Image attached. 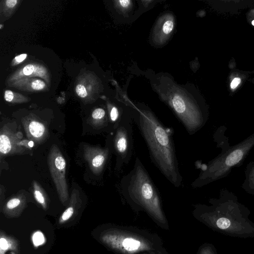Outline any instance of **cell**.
<instances>
[{"mask_svg":"<svg viewBox=\"0 0 254 254\" xmlns=\"http://www.w3.org/2000/svg\"><path fill=\"white\" fill-rule=\"evenodd\" d=\"M28 132L34 138H42L45 132L44 125L37 121L31 122L28 126Z\"/></svg>","mask_w":254,"mask_h":254,"instance_id":"obj_12","label":"cell"},{"mask_svg":"<svg viewBox=\"0 0 254 254\" xmlns=\"http://www.w3.org/2000/svg\"><path fill=\"white\" fill-rule=\"evenodd\" d=\"M74 213V208L72 206H69L62 214L60 219V223H63L69 220Z\"/></svg>","mask_w":254,"mask_h":254,"instance_id":"obj_17","label":"cell"},{"mask_svg":"<svg viewBox=\"0 0 254 254\" xmlns=\"http://www.w3.org/2000/svg\"><path fill=\"white\" fill-rule=\"evenodd\" d=\"M26 57L27 55L26 54H21L16 57L15 58V59L17 62L20 63L24 61L26 58Z\"/></svg>","mask_w":254,"mask_h":254,"instance_id":"obj_26","label":"cell"},{"mask_svg":"<svg viewBox=\"0 0 254 254\" xmlns=\"http://www.w3.org/2000/svg\"><path fill=\"white\" fill-rule=\"evenodd\" d=\"M13 92L10 90H6L4 93V99L7 102H11L13 99Z\"/></svg>","mask_w":254,"mask_h":254,"instance_id":"obj_23","label":"cell"},{"mask_svg":"<svg viewBox=\"0 0 254 254\" xmlns=\"http://www.w3.org/2000/svg\"><path fill=\"white\" fill-rule=\"evenodd\" d=\"M5 2L6 5L8 7L11 8L15 6L17 1L16 0H7Z\"/></svg>","mask_w":254,"mask_h":254,"instance_id":"obj_25","label":"cell"},{"mask_svg":"<svg viewBox=\"0 0 254 254\" xmlns=\"http://www.w3.org/2000/svg\"><path fill=\"white\" fill-rule=\"evenodd\" d=\"M22 201L23 200L19 197H13L7 202L5 208L9 210L14 209L20 206Z\"/></svg>","mask_w":254,"mask_h":254,"instance_id":"obj_16","label":"cell"},{"mask_svg":"<svg viewBox=\"0 0 254 254\" xmlns=\"http://www.w3.org/2000/svg\"><path fill=\"white\" fill-rule=\"evenodd\" d=\"M110 153V148L108 147L104 148L93 149V157L89 160L94 172L98 174L102 172L108 159Z\"/></svg>","mask_w":254,"mask_h":254,"instance_id":"obj_8","label":"cell"},{"mask_svg":"<svg viewBox=\"0 0 254 254\" xmlns=\"http://www.w3.org/2000/svg\"><path fill=\"white\" fill-rule=\"evenodd\" d=\"M14 139L8 133L5 131H1L0 135V152L1 154H7L12 151L14 142Z\"/></svg>","mask_w":254,"mask_h":254,"instance_id":"obj_11","label":"cell"},{"mask_svg":"<svg viewBox=\"0 0 254 254\" xmlns=\"http://www.w3.org/2000/svg\"><path fill=\"white\" fill-rule=\"evenodd\" d=\"M157 254L155 253H146V254Z\"/></svg>","mask_w":254,"mask_h":254,"instance_id":"obj_30","label":"cell"},{"mask_svg":"<svg viewBox=\"0 0 254 254\" xmlns=\"http://www.w3.org/2000/svg\"><path fill=\"white\" fill-rule=\"evenodd\" d=\"M10 254H14V253H11Z\"/></svg>","mask_w":254,"mask_h":254,"instance_id":"obj_31","label":"cell"},{"mask_svg":"<svg viewBox=\"0 0 254 254\" xmlns=\"http://www.w3.org/2000/svg\"><path fill=\"white\" fill-rule=\"evenodd\" d=\"M34 69V66L32 64H28L24 67L23 73L26 75H29L33 72Z\"/></svg>","mask_w":254,"mask_h":254,"instance_id":"obj_22","label":"cell"},{"mask_svg":"<svg viewBox=\"0 0 254 254\" xmlns=\"http://www.w3.org/2000/svg\"><path fill=\"white\" fill-rule=\"evenodd\" d=\"M99 240L116 254H169L156 233L132 226H108L100 233Z\"/></svg>","mask_w":254,"mask_h":254,"instance_id":"obj_4","label":"cell"},{"mask_svg":"<svg viewBox=\"0 0 254 254\" xmlns=\"http://www.w3.org/2000/svg\"><path fill=\"white\" fill-rule=\"evenodd\" d=\"M48 165L53 180L62 202L68 199V191L65 179L66 163L59 149L54 145L48 156Z\"/></svg>","mask_w":254,"mask_h":254,"instance_id":"obj_7","label":"cell"},{"mask_svg":"<svg viewBox=\"0 0 254 254\" xmlns=\"http://www.w3.org/2000/svg\"><path fill=\"white\" fill-rule=\"evenodd\" d=\"M76 93L80 97H85L87 94V91L85 87L82 84H78L75 88Z\"/></svg>","mask_w":254,"mask_h":254,"instance_id":"obj_20","label":"cell"},{"mask_svg":"<svg viewBox=\"0 0 254 254\" xmlns=\"http://www.w3.org/2000/svg\"><path fill=\"white\" fill-rule=\"evenodd\" d=\"M32 240L35 247L42 245L45 242L44 235L39 231H37L33 234Z\"/></svg>","mask_w":254,"mask_h":254,"instance_id":"obj_14","label":"cell"},{"mask_svg":"<svg viewBox=\"0 0 254 254\" xmlns=\"http://www.w3.org/2000/svg\"><path fill=\"white\" fill-rule=\"evenodd\" d=\"M18 243L15 239L6 236L4 233H0V254H5L7 251H17Z\"/></svg>","mask_w":254,"mask_h":254,"instance_id":"obj_10","label":"cell"},{"mask_svg":"<svg viewBox=\"0 0 254 254\" xmlns=\"http://www.w3.org/2000/svg\"><path fill=\"white\" fill-rule=\"evenodd\" d=\"M122 195L134 211L145 212L161 228L169 230L159 191L138 157L121 181Z\"/></svg>","mask_w":254,"mask_h":254,"instance_id":"obj_3","label":"cell"},{"mask_svg":"<svg viewBox=\"0 0 254 254\" xmlns=\"http://www.w3.org/2000/svg\"><path fill=\"white\" fill-rule=\"evenodd\" d=\"M105 111L103 109L97 108L93 111L92 114V117L94 120H102L108 122L105 119Z\"/></svg>","mask_w":254,"mask_h":254,"instance_id":"obj_18","label":"cell"},{"mask_svg":"<svg viewBox=\"0 0 254 254\" xmlns=\"http://www.w3.org/2000/svg\"><path fill=\"white\" fill-rule=\"evenodd\" d=\"M210 205L197 203L193 205V216L214 230L226 235L240 237H254V228L248 216L250 212L239 201L235 193L226 188L220 190L218 198L209 199Z\"/></svg>","mask_w":254,"mask_h":254,"instance_id":"obj_2","label":"cell"},{"mask_svg":"<svg viewBox=\"0 0 254 254\" xmlns=\"http://www.w3.org/2000/svg\"><path fill=\"white\" fill-rule=\"evenodd\" d=\"M252 24L253 26H254V20L252 21Z\"/></svg>","mask_w":254,"mask_h":254,"instance_id":"obj_29","label":"cell"},{"mask_svg":"<svg viewBox=\"0 0 254 254\" xmlns=\"http://www.w3.org/2000/svg\"><path fill=\"white\" fill-rule=\"evenodd\" d=\"M196 254H216L215 248L210 244L205 243L198 249Z\"/></svg>","mask_w":254,"mask_h":254,"instance_id":"obj_15","label":"cell"},{"mask_svg":"<svg viewBox=\"0 0 254 254\" xmlns=\"http://www.w3.org/2000/svg\"><path fill=\"white\" fill-rule=\"evenodd\" d=\"M34 187V195L35 199L39 203L42 205L43 208H45L46 207V200L43 192L40 190L39 187L36 183H35Z\"/></svg>","mask_w":254,"mask_h":254,"instance_id":"obj_13","label":"cell"},{"mask_svg":"<svg viewBox=\"0 0 254 254\" xmlns=\"http://www.w3.org/2000/svg\"><path fill=\"white\" fill-rule=\"evenodd\" d=\"M174 23L171 20L166 21L163 24L162 30L166 34H169L173 29Z\"/></svg>","mask_w":254,"mask_h":254,"instance_id":"obj_19","label":"cell"},{"mask_svg":"<svg viewBox=\"0 0 254 254\" xmlns=\"http://www.w3.org/2000/svg\"><path fill=\"white\" fill-rule=\"evenodd\" d=\"M28 146L32 147L33 146V145H34V143H33V142L32 141H30L28 143Z\"/></svg>","mask_w":254,"mask_h":254,"instance_id":"obj_28","label":"cell"},{"mask_svg":"<svg viewBox=\"0 0 254 254\" xmlns=\"http://www.w3.org/2000/svg\"><path fill=\"white\" fill-rule=\"evenodd\" d=\"M133 119L130 112H125L113 132V147L117 157L116 169L129 162L133 148Z\"/></svg>","mask_w":254,"mask_h":254,"instance_id":"obj_6","label":"cell"},{"mask_svg":"<svg viewBox=\"0 0 254 254\" xmlns=\"http://www.w3.org/2000/svg\"><path fill=\"white\" fill-rule=\"evenodd\" d=\"M119 1L120 3V5L124 7H127L129 5L130 2V0H119Z\"/></svg>","mask_w":254,"mask_h":254,"instance_id":"obj_27","label":"cell"},{"mask_svg":"<svg viewBox=\"0 0 254 254\" xmlns=\"http://www.w3.org/2000/svg\"><path fill=\"white\" fill-rule=\"evenodd\" d=\"M148 148L150 158L162 175L175 187L183 182L173 140L174 129L164 126L149 110L130 111Z\"/></svg>","mask_w":254,"mask_h":254,"instance_id":"obj_1","label":"cell"},{"mask_svg":"<svg viewBox=\"0 0 254 254\" xmlns=\"http://www.w3.org/2000/svg\"><path fill=\"white\" fill-rule=\"evenodd\" d=\"M241 79L240 78L236 77L231 82L230 87L232 89L235 88L240 83Z\"/></svg>","mask_w":254,"mask_h":254,"instance_id":"obj_24","label":"cell"},{"mask_svg":"<svg viewBox=\"0 0 254 254\" xmlns=\"http://www.w3.org/2000/svg\"><path fill=\"white\" fill-rule=\"evenodd\" d=\"M45 86V83L41 80H35L31 83V87L35 90H41L43 89Z\"/></svg>","mask_w":254,"mask_h":254,"instance_id":"obj_21","label":"cell"},{"mask_svg":"<svg viewBox=\"0 0 254 254\" xmlns=\"http://www.w3.org/2000/svg\"><path fill=\"white\" fill-rule=\"evenodd\" d=\"M254 146V132L239 143L209 161L201 168L197 177L191 183L194 189L201 188L227 177L232 169L241 166Z\"/></svg>","mask_w":254,"mask_h":254,"instance_id":"obj_5","label":"cell"},{"mask_svg":"<svg viewBox=\"0 0 254 254\" xmlns=\"http://www.w3.org/2000/svg\"><path fill=\"white\" fill-rule=\"evenodd\" d=\"M245 179L242 184L243 189L248 193L254 195V162H249L245 171Z\"/></svg>","mask_w":254,"mask_h":254,"instance_id":"obj_9","label":"cell"}]
</instances>
